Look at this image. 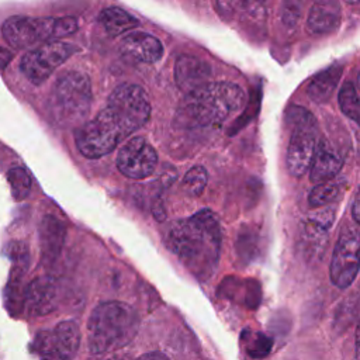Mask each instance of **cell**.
<instances>
[{
	"label": "cell",
	"instance_id": "obj_1",
	"mask_svg": "<svg viewBox=\"0 0 360 360\" xmlns=\"http://www.w3.org/2000/svg\"><path fill=\"white\" fill-rule=\"evenodd\" d=\"M150 115V104L142 87L124 83L108 96L97 115L76 131V146L89 159L112 152L125 138L143 127Z\"/></svg>",
	"mask_w": 360,
	"mask_h": 360
},
{
	"label": "cell",
	"instance_id": "obj_2",
	"mask_svg": "<svg viewBox=\"0 0 360 360\" xmlns=\"http://www.w3.org/2000/svg\"><path fill=\"white\" fill-rule=\"evenodd\" d=\"M222 232L217 215L201 210L176 221L166 236L167 248L197 278L207 280L218 266Z\"/></svg>",
	"mask_w": 360,
	"mask_h": 360
},
{
	"label": "cell",
	"instance_id": "obj_3",
	"mask_svg": "<svg viewBox=\"0 0 360 360\" xmlns=\"http://www.w3.org/2000/svg\"><path fill=\"white\" fill-rule=\"evenodd\" d=\"M139 315L128 304L107 301L97 305L87 322V343L93 354L115 352L136 336Z\"/></svg>",
	"mask_w": 360,
	"mask_h": 360
},
{
	"label": "cell",
	"instance_id": "obj_4",
	"mask_svg": "<svg viewBox=\"0 0 360 360\" xmlns=\"http://www.w3.org/2000/svg\"><path fill=\"white\" fill-rule=\"evenodd\" d=\"M246 103V94L240 86L232 82H208L202 87L186 94L181 112L198 125L222 124Z\"/></svg>",
	"mask_w": 360,
	"mask_h": 360
},
{
	"label": "cell",
	"instance_id": "obj_5",
	"mask_svg": "<svg viewBox=\"0 0 360 360\" xmlns=\"http://www.w3.org/2000/svg\"><path fill=\"white\" fill-rule=\"evenodd\" d=\"M90 107L91 86L89 77L76 70L60 75L48 98L51 118L62 127L77 125L84 121Z\"/></svg>",
	"mask_w": 360,
	"mask_h": 360
},
{
	"label": "cell",
	"instance_id": "obj_6",
	"mask_svg": "<svg viewBox=\"0 0 360 360\" xmlns=\"http://www.w3.org/2000/svg\"><path fill=\"white\" fill-rule=\"evenodd\" d=\"M75 17H8L1 32L8 45L15 49H24L39 42H51L68 37L77 30Z\"/></svg>",
	"mask_w": 360,
	"mask_h": 360
},
{
	"label": "cell",
	"instance_id": "obj_7",
	"mask_svg": "<svg viewBox=\"0 0 360 360\" xmlns=\"http://www.w3.org/2000/svg\"><path fill=\"white\" fill-rule=\"evenodd\" d=\"M285 122L291 128L287 169L291 176L301 177L309 170L315 152V118L308 110L292 105L287 110Z\"/></svg>",
	"mask_w": 360,
	"mask_h": 360
},
{
	"label": "cell",
	"instance_id": "obj_8",
	"mask_svg": "<svg viewBox=\"0 0 360 360\" xmlns=\"http://www.w3.org/2000/svg\"><path fill=\"white\" fill-rule=\"evenodd\" d=\"M76 51L70 44L51 41L28 51L20 63L22 75L34 84L44 83Z\"/></svg>",
	"mask_w": 360,
	"mask_h": 360
},
{
	"label": "cell",
	"instance_id": "obj_9",
	"mask_svg": "<svg viewBox=\"0 0 360 360\" xmlns=\"http://www.w3.org/2000/svg\"><path fill=\"white\" fill-rule=\"evenodd\" d=\"M359 271V229L356 225L342 228L330 262V280L339 288L349 287Z\"/></svg>",
	"mask_w": 360,
	"mask_h": 360
},
{
	"label": "cell",
	"instance_id": "obj_10",
	"mask_svg": "<svg viewBox=\"0 0 360 360\" xmlns=\"http://www.w3.org/2000/svg\"><path fill=\"white\" fill-rule=\"evenodd\" d=\"M79 345L80 330L73 321H63L38 336L41 360H73Z\"/></svg>",
	"mask_w": 360,
	"mask_h": 360
},
{
	"label": "cell",
	"instance_id": "obj_11",
	"mask_svg": "<svg viewBox=\"0 0 360 360\" xmlns=\"http://www.w3.org/2000/svg\"><path fill=\"white\" fill-rule=\"evenodd\" d=\"M158 165V153L153 146L142 136L131 138L120 149L117 167L131 179H143L153 173Z\"/></svg>",
	"mask_w": 360,
	"mask_h": 360
},
{
	"label": "cell",
	"instance_id": "obj_12",
	"mask_svg": "<svg viewBox=\"0 0 360 360\" xmlns=\"http://www.w3.org/2000/svg\"><path fill=\"white\" fill-rule=\"evenodd\" d=\"M58 305L56 280L44 276L32 280L24 292V307L30 316H42Z\"/></svg>",
	"mask_w": 360,
	"mask_h": 360
},
{
	"label": "cell",
	"instance_id": "obj_13",
	"mask_svg": "<svg viewBox=\"0 0 360 360\" xmlns=\"http://www.w3.org/2000/svg\"><path fill=\"white\" fill-rule=\"evenodd\" d=\"M210 77L211 66L205 60L190 55H181L176 59L174 80L177 87L186 94L207 84Z\"/></svg>",
	"mask_w": 360,
	"mask_h": 360
},
{
	"label": "cell",
	"instance_id": "obj_14",
	"mask_svg": "<svg viewBox=\"0 0 360 360\" xmlns=\"http://www.w3.org/2000/svg\"><path fill=\"white\" fill-rule=\"evenodd\" d=\"M124 55L145 63H155L163 55V45L162 42L145 32H132L124 37L120 45Z\"/></svg>",
	"mask_w": 360,
	"mask_h": 360
},
{
	"label": "cell",
	"instance_id": "obj_15",
	"mask_svg": "<svg viewBox=\"0 0 360 360\" xmlns=\"http://www.w3.org/2000/svg\"><path fill=\"white\" fill-rule=\"evenodd\" d=\"M343 166V158L326 142L321 141L315 146L312 163L309 167V179L314 183H325L333 180Z\"/></svg>",
	"mask_w": 360,
	"mask_h": 360
},
{
	"label": "cell",
	"instance_id": "obj_16",
	"mask_svg": "<svg viewBox=\"0 0 360 360\" xmlns=\"http://www.w3.org/2000/svg\"><path fill=\"white\" fill-rule=\"evenodd\" d=\"M335 221V210L323 208L316 212L309 214L302 224V236L308 243L309 249L316 253V250H323L328 242V233Z\"/></svg>",
	"mask_w": 360,
	"mask_h": 360
},
{
	"label": "cell",
	"instance_id": "obj_17",
	"mask_svg": "<svg viewBox=\"0 0 360 360\" xmlns=\"http://www.w3.org/2000/svg\"><path fill=\"white\" fill-rule=\"evenodd\" d=\"M66 238L65 225L53 215H45L39 224V245L42 257L53 262L60 255Z\"/></svg>",
	"mask_w": 360,
	"mask_h": 360
},
{
	"label": "cell",
	"instance_id": "obj_18",
	"mask_svg": "<svg viewBox=\"0 0 360 360\" xmlns=\"http://www.w3.org/2000/svg\"><path fill=\"white\" fill-rule=\"evenodd\" d=\"M342 10L336 1H318L308 14V28L315 34L333 32L340 24Z\"/></svg>",
	"mask_w": 360,
	"mask_h": 360
},
{
	"label": "cell",
	"instance_id": "obj_19",
	"mask_svg": "<svg viewBox=\"0 0 360 360\" xmlns=\"http://www.w3.org/2000/svg\"><path fill=\"white\" fill-rule=\"evenodd\" d=\"M340 77H342L340 66H332L315 75V77L308 84V90H307L309 98L318 104L326 103L332 97L333 91L336 90V86Z\"/></svg>",
	"mask_w": 360,
	"mask_h": 360
},
{
	"label": "cell",
	"instance_id": "obj_20",
	"mask_svg": "<svg viewBox=\"0 0 360 360\" xmlns=\"http://www.w3.org/2000/svg\"><path fill=\"white\" fill-rule=\"evenodd\" d=\"M98 21L111 37H118L139 25V21L134 15L115 6L101 10Z\"/></svg>",
	"mask_w": 360,
	"mask_h": 360
},
{
	"label": "cell",
	"instance_id": "obj_21",
	"mask_svg": "<svg viewBox=\"0 0 360 360\" xmlns=\"http://www.w3.org/2000/svg\"><path fill=\"white\" fill-rule=\"evenodd\" d=\"M346 190V180L339 179V180H329L325 183H321L315 186L309 195L308 201L311 207H323L332 201H335L343 191Z\"/></svg>",
	"mask_w": 360,
	"mask_h": 360
},
{
	"label": "cell",
	"instance_id": "obj_22",
	"mask_svg": "<svg viewBox=\"0 0 360 360\" xmlns=\"http://www.w3.org/2000/svg\"><path fill=\"white\" fill-rule=\"evenodd\" d=\"M7 180L11 188V194L15 200L21 201L28 197L31 191V177L24 167L14 166L7 172Z\"/></svg>",
	"mask_w": 360,
	"mask_h": 360
},
{
	"label": "cell",
	"instance_id": "obj_23",
	"mask_svg": "<svg viewBox=\"0 0 360 360\" xmlns=\"http://www.w3.org/2000/svg\"><path fill=\"white\" fill-rule=\"evenodd\" d=\"M338 98L343 114L352 118L354 122H359V97L356 87L352 82H346L340 87Z\"/></svg>",
	"mask_w": 360,
	"mask_h": 360
},
{
	"label": "cell",
	"instance_id": "obj_24",
	"mask_svg": "<svg viewBox=\"0 0 360 360\" xmlns=\"http://www.w3.org/2000/svg\"><path fill=\"white\" fill-rule=\"evenodd\" d=\"M207 180H208L207 170L202 166H194L184 174L181 187L188 195L197 197L204 191L207 186Z\"/></svg>",
	"mask_w": 360,
	"mask_h": 360
},
{
	"label": "cell",
	"instance_id": "obj_25",
	"mask_svg": "<svg viewBox=\"0 0 360 360\" xmlns=\"http://www.w3.org/2000/svg\"><path fill=\"white\" fill-rule=\"evenodd\" d=\"M136 360H169L163 353H159V352H152V353H146V354H142L141 357H138Z\"/></svg>",
	"mask_w": 360,
	"mask_h": 360
},
{
	"label": "cell",
	"instance_id": "obj_26",
	"mask_svg": "<svg viewBox=\"0 0 360 360\" xmlns=\"http://www.w3.org/2000/svg\"><path fill=\"white\" fill-rule=\"evenodd\" d=\"M359 195H357V193L354 194V198H353V204H352V215H353V221L356 222V224H359L360 222V219H359Z\"/></svg>",
	"mask_w": 360,
	"mask_h": 360
},
{
	"label": "cell",
	"instance_id": "obj_27",
	"mask_svg": "<svg viewBox=\"0 0 360 360\" xmlns=\"http://www.w3.org/2000/svg\"><path fill=\"white\" fill-rule=\"evenodd\" d=\"M11 59V53L6 49L0 48V66H4L8 63V60Z\"/></svg>",
	"mask_w": 360,
	"mask_h": 360
},
{
	"label": "cell",
	"instance_id": "obj_28",
	"mask_svg": "<svg viewBox=\"0 0 360 360\" xmlns=\"http://www.w3.org/2000/svg\"><path fill=\"white\" fill-rule=\"evenodd\" d=\"M105 360H127V359H124V357H120V356H110V357H107Z\"/></svg>",
	"mask_w": 360,
	"mask_h": 360
}]
</instances>
